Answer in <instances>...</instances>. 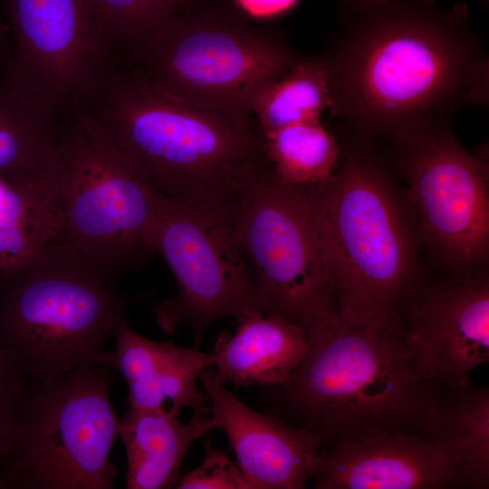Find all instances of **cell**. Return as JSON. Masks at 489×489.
Instances as JSON below:
<instances>
[{"label": "cell", "instance_id": "obj_1", "mask_svg": "<svg viewBox=\"0 0 489 489\" xmlns=\"http://www.w3.org/2000/svg\"><path fill=\"white\" fill-rule=\"evenodd\" d=\"M331 105L344 136L393 141L489 103V59L468 9L436 0L341 2L323 53Z\"/></svg>", "mask_w": 489, "mask_h": 489}, {"label": "cell", "instance_id": "obj_2", "mask_svg": "<svg viewBox=\"0 0 489 489\" xmlns=\"http://www.w3.org/2000/svg\"><path fill=\"white\" fill-rule=\"evenodd\" d=\"M306 334L302 362L267 392L275 411L321 446L379 432L425 435L444 392L418 371L401 324L333 311Z\"/></svg>", "mask_w": 489, "mask_h": 489}, {"label": "cell", "instance_id": "obj_3", "mask_svg": "<svg viewBox=\"0 0 489 489\" xmlns=\"http://www.w3.org/2000/svg\"><path fill=\"white\" fill-rule=\"evenodd\" d=\"M158 195L231 215L272 168L251 120L191 105L119 68L84 109Z\"/></svg>", "mask_w": 489, "mask_h": 489}, {"label": "cell", "instance_id": "obj_4", "mask_svg": "<svg viewBox=\"0 0 489 489\" xmlns=\"http://www.w3.org/2000/svg\"><path fill=\"white\" fill-rule=\"evenodd\" d=\"M339 148L331 174L312 186L325 221L335 309L346 319L402 324L418 293L413 225L379 147L344 137Z\"/></svg>", "mask_w": 489, "mask_h": 489}, {"label": "cell", "instance_id": "obj_5", "mask_svg": "<svg viewBox=\"0 0 489 489\" xmlns=\"http://www.w3.org/2000/svg\"><path fill=\"white\" fill-rule=\"evenodd\" d=\"M119 279L61 241L0 276V343L27 382L110 363L104 343L124 316Z\"/></svg>", "mask_w": 489, "mask_h": 489}, {"label": "cell", "instance_id": "obj_6", "mask_svg": "<svg viewBox=\"0 0 489 489\" xmlns=\"http://www.w3.org/2000/svg\"><path fill=\"white\" fill-rule=\"evenodd\" d=\"M239 10L194 0L155 31L126 68L175 100L251 120L254 98L300 54L282 31L254 25Z\"/></svg>", "mask_w": 489, "mask_h": 489}, {"label": "cell", "instance_id": "obj_7", "mask_svg": "<svg viewBox=\"0 0 489 489\" xmlns=\"http://www.w3.org/2000/svg\"><path fill=\"white\" fill-rule=\"evenodd\" d=\"M48 189L55 241L119 278L155 254L159 195L85 110L60 121Z\"/></svg>", "mask_w": 489, "mask_h": 489}, {"label": "cell", "instance_id": "obj_8", "mask_svg": "<svg viewBox=\"0 0 489 489\" xmlns=\"http://www.w3.org/2000/svg\"><path fill=\"white\" fill-rule=\"evenodd\" d=\"M115 370L105 362L27 382L0 468L4 488H113L109 455L121 425L110 396Z\"/></svg>", "mask_w": 489, "mask_h": 489}, {"label": "cell", "instance_id": "obj_9", "mask_svg": "<svg viewBox=\"0 0 489 489\" xmlns=\"http://www.w3.org/2000/svg\"><path fill=\"white\" fill-rule=\"evenodd\" d=\"M231 218L266 313L306 331L336 311L325 221L312 186L285 183L272 168L244 191Z\"/></svg>", "mask_w": 489, "mask_h": 489}, {"label": "cell", "instance_id": "obj_10", "mask_svg": "<svg viewBox=\"0 0 489 489\" xmlns=\"http://www.w3.org/2000/svg\"><path fill=\"white\" fill-rule=\"evenodd\" d=\"M152 243L178 286L154 307L165 332L188 328L197 345L219 319L266 313L231 216L159 195Z\"/></svg>", "mask_w": 489, "mask_h": 489}, {"label": "cell", "instance_id": "obj_11", "mask_svg": "<svg viewBox=\"0 0 489 489\" xmlns=\"http://www.w3.org/2000/svg\"><path fill=\"white\" fill-rule=\"evenodd\" d=\"M5 82L58 120L84 110L120 60L88 0H5Z\"/></svg>", "mask_w": 489, "mask_h": 489}, {"label": "cell", "instance_id": "obj_12", "mask_svg": "<svg viewBox=\"0 0 489 489\" xmlns=\"http://www.w3.org/2000/svg\"><path fill=\"white\" fill-rule=\"evenodd\" d=\"M449 120L388 142L386 157L408 183L427 246L442 263L470 269L488 254V154L466 150Z\"/></svg>", "mask_w": 489, "mask_h": 489}, {"label": "cell", "instance_id": "obj_13", "mask_svg": "<svg viewBox=\"0 0 489 489\" xmlns=\"http://www.w3.org/2000/svg\"><path fill=\"white\" fill-rule=\"evenodd\" d=\"M422 377L441 392L467 383L489 360V283L462 275L418 292L402 324Z\"/></svg>", "mask_w": 489, "mask_h": 489}, {"label": "cell", "instance_id": "obj_14", "mask_svg": "<svg viewBox=\"0 0 489 489\" xmlns=\"http://www.w3.org/2000/svg\"><path fill=\"white\" fill-rule=\"evenodd\" d=\"M198 379L216 428L226 436L251 489H301L312 478L322 446L309 430L284 424L273 413L244 405L204 369Z\"/></svg>", "mask_w": 489, "mask_h": 489}, {"label": "cell", "instance_id": "obj_15", "mask_svg": "<svg viewBox=\"0 0 489 489\" xmlns=\"http://www.w3.org/2000/svg\"><path fill=\"white\" fill-rule=\"evenodd\" d=\"M320 489H441L455 487L445 458L427 436L379 432L322 450L312 476Z\"/></svg>", "mask_w": 489, "mask_h": 489}, {"label": "cell", "instance_id": "obj_16", "mask_svg": "<svg viewBox=\"0 0 489 489\" xmlns=\"http://www.w3.org/2000/svg\"><path fill=\"white\" fill-rule=\"evenodd\" d=\"M116 349L110 362L129 388V408H166L176 415L184 408L194 410L206 399L197 385L201 372L212 367V353L155 341L134 331L125 320L114 331Z\"/></svg>", "mask_w": 489, "mask_h": 489}, {"label": "cell", "instance_id": "obj_17", "mask_svg": "<svg viewBox=\"0 0 489 489\" xmlns=\"http://www.w3.org/2000/svg\"><path fill=\"white\" fill-rule=\"evenodd\" d=\"M237 321L233 333L222 331L217 337L212 352L215 378L237 387L283 384L306 355L305 330L269 313Z\"/></svg>", "mask_w": 489, "mask_h": 489}, {"label": "cell", "instance_id": "obj_18", "mask_svg": "<svg viewBox=\"0 0 489 489\" xmlns=\"http://www.w3.org/2000/svg\"><path fill=\"white\" fill-rule=\"evenodd\" d=\"M213 428L216 420L209 407L196 409L186 424L167 408H129L120 434L127 457L126 488L175 487L186 453Z\"/></svg>", "mask_w": 489, "mask_h": 489}, {"label": "cell", "instance_id": "obj_19", "mask_svg": "<svg viewBox=\"0 0 489 489\" xmlns=\"http://www.w3.org/2000/svg\"><path fill=\"white\" fill-rule=\"evenodd\" d=\"M425 435L443 454L455 487H488L487 387L467 383L444 392Z\"/></svg>", "mask_w": 489, "mask_h": 489}, {"label": "cell", "instance_id": "obj_20", "mask_svg": "<svg viewBox=\"0 0 489 489\" xmlns=\"http://www.w3.org/2000/svg\"><path fill=\"white\" fill-rule=\"evenodd\" d=\"M0 74V178L19 187L46 185L55 158L60 120Z\"/></svg>", "mask_w": 489, "mask_h": 489}, {"label": "cell", "instance_id": "obj_21", "mask_svg": "<svg viewBox=\"0 0 489 489\" xmlns=\"http://www.w3.org/2000/svg\"><path fill=\"white\" fill-rule=\"evenodd\" d=\"M331 105L322 54L299 55L290 70L254 98L251 113L261 135L305 120H320Z\"/></svg>", "mask_w": 489, "mask_h": 489}, {"label": "cell", "instance_id": "obj_22", "mask_svg": "<svg viewBox=\"0 0 489 489\" xmlns=\"http://www.w3.org/2000/svg\"><path fill=\"white\" fill-rule=\"evenodd\" d=\"M48 184L19 187L0 178V276L55 241Z\"/></svg>", "mask_w": 489, "mask_h": 489}, {"label": "cell", "instance_id": "obj_23", "mask_svg": "<svg viewBox=\"0 0 489 489\" xmlns=\"http://www.w3.org/2000/svg\"><path fill=\"white\" fill-rule=\"evenodd\" d=\"M265 155L275 175L295 186H312L332 172L339 143L321 120H305L261 135Z\"/></svg>", "mask_w": 489, "mask_h": 489}, {"label": "cell", "instance_id": "obj_24", "mask_svg": "<svg viewBox=\"0 0 489 489\" xmlns=\"http://www.w3.org/2000/svg\"><path fill=\"white\" fill-rule=\"evenodd\" d=\"M193 1L88 0V5L98 30L120 64L129 66L152 34Z\"/></svg>", "mask_w": 489, "mask_h": 489}, {"label": "cell", "instance_id": "obj_25", "mask_svg": "<svg viewBox=\"0 0 489 489\" xmlns=\"http://www.w3.org/2000/svg\"><path fill=\"white\" fill-rule=\"evenodd\" d=\"M206 455L194 470L181 476L178 489H251L244 475L210 438L204 443Z\"/></svg>", "mask_w": 489, "mask_h": 489}, {"label": "cell", "instance_id": "obj_26", "mask_svg": "<svg viewBox=\"0 0 489 489\" xmlns=\"http://www.w3.org/2000/svg\"><path fill=\"white\" fill-rule=\"evenodd\" d=\"M27 380L14 354L0 343V468L6 460Z\"/></svg>", "mask_w": 489, "mask_h": 489}, {"label": "cell", "instance_id": "obj_27", "mask_svg": "<svg viewBox=\"0 0 489 489\" xmlns=\"http://www.w3.org/2000/svg\"><path fill=\"white\" fill-rule=\"evenodd\" d=\"M297 0H235L239 9L254 17L272 16L290 9Z\"/></svg>", "mask_w": 489, "mask_h": 489}, {"label": "cell", "instance_id": "obj_28", "mask_svg": "<svg viewBox=\"0 0 489 489\" xmlns=\"http://www.w3.org/2000/svg\"><path fill=\"white\" fill-rule=\"evenodd\" d=\"M9 56L8 29L0 18V74L5 71Z\"/></svg>", "mask_w": 489, "mask_h": 489}, {"label": "cell", "instance_id": "obj_29", "mask_svg": "<svg viewBox=\"0 0 489 489\" xmlns=\"http://www.w3.org/2000/svg\"><path fill=\"white\" fill-rule=\"evenodd\" d=\"M387 0H342L341 2L350 5H365L377 4Z\"/></svg>", "mask_w": 489, "mask_h": 489}, {"label": "cell", "instance_id": "obj_30", "mask_svg": "<svg viewBox=\"0 0 489 489\" xmlns=\"http://www.w3.org/2000/svg\"><path fill=\"white\" fill-rule=\"evenodd\" d=\"M0 488H4V481H3V476H2L1 472H0Z\"/></svg>", "mask_w": 489, "mask_h": 489}]
</instances>
